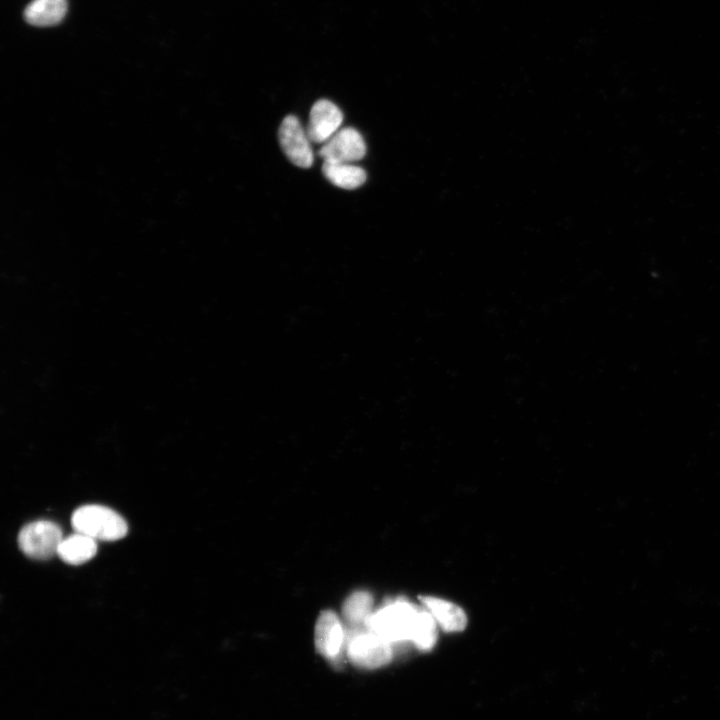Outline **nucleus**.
<instances>
[{"label":"nucleus","mask_w":720,"mask_h":720,"mask_svg":"<svg viewBox=\"0 0 720 720\" xmlns=\"http://www.w3.org/2000/svg\"><path fill=\"white\" fill-rule=\"evenodd\" d=\"M420 609L407 600H393L373 611L365 627L392 645L413 643Z\"/></svg>","instance_id":"f257e3e1"},{"label":"nucleus","mask_w":720,"mask_h":720,"mask_svg":"<svg viewBox=\"0 0 720 720\" xmlns=\"http://www.w3.org/2000/svg\"><path fill=\"white\" fill-rule=\"evenodd\" d=\"M75 531L101 541H115L127 534L124 518L101 505H85L74 511L71 519Z\"/></svg>","instance_id":"f03ea898"},{"label":"nucleus","mask_w":720,"mask_h":720,"mask_svg":"<svg viewBox=\"0 0 720 720\" xmlns=\"http://www.w3.org/2000/svg\"><path fill=\"white\" fill-rule=\"evenodd\" d=\"M393 645L367 627L351 628L347 633L346 657L362 669H378L390 663Z\"/></svg>","instance_id":"7ed1b4c3"},{"label":"nucleus","mask_w":720,"mask_h":720,"mask_svg":"<svg viewBox=\"0 0 720 720\" xmlns=\"http://www.w3.org/2000/svg\"><path fill=\"white\" fill-rule=\"evenodd\" d=\"M62 540L61 528L49 520L28 523L18 535L22 552L36 560H47L56 555Z\"/></svg>","instance_id":"20e7f679"},{"label":"nucleus","mask_w":720,"mask_h":720,"mask_svg":"<svg viewBox=\"0 0 720 720\" xmlns=\"http://www.w3.org/2000/svg\"><path fill=\"white\" fill-rule=\"evenodd\" d=\"M347 633L337 614L331 610L320 613L314 630V643L318 653L336 667L346 656Z\"/></svg>","instance_id":"39448f33"},{"label":"nucleus","mask_w":720,"mask_h":720,"mask_svg":"<svg viewBox=\"0 0 720 720\" xmlns=\"http://www.w3.org/2000/svg\"><path fill=\"white\" fill-rule=\"evenodd\" d=\"M280 146L287 158L300 168H309L314 161L311 141L299 119L286 116L278 132Z\"/></svg>","instance_id":"423d86ee"},{"label":"nucleus","mask_w":720,"mask_h":720,"mask_svg":"<svg viewBox=\"0 0 720 720\" xmlns=\"http://www.w3.org/2000/svg\"><path fill=\"white\" fill-rule=\"evenodd\" d=\"M365 154L366 144L362 135L351 127L339 129L318 151V156L324 161L344 163L358 161Z\"/></svg>","instance_id":"0eeeda50"},{"label":"nucleus","mask_w":720,"mask_h":720,"mask_svg":"<svg viewBox=\"0 0 720 720\" xmlns=\"http://www.w3.org/2000/svg\"><path fill=\"white\" fill-rule=\"evenodd\" d=\"M343 113L339 107L327 99L315 102L310 110L307 135L311 142L324 144L340 128Z\"/></svg>","instance_id":"6e6552de"},{"label":"nucleus","mask_w":720,"mask_h":720,"mask_svg":"<svg viewBox=\"0 0 720 720\" xmlns=\"http://www.w3.org/2000/svg\"><path fill=\"white\" fill-rule=\"evenodd\" d=\"M421 602L436 623L445 631L456 632L466 627V614L455 603L434 596H423Z\"/></svg>","instance_id":"1a4fd4ad"},{"label":"nucleus","mask_w":720,"mask_h":720,"mask_svg":"<svg viewBox=\"0 0 720 720\" xmlns=\"http://www.w3.org/2000/svg\"><path fill=\"white\" fill-rule=\"evenodd\" d=\"M67 12V0H32L24 10L25 20L34 26L57 25Z\"/></svg>","instance_id":"9d476101"},{"label":"nucleus","mask_w":720,"mask_h":720,"mask_svg":"<svg viewBox=\"0 0 720 720\" xmlns=\"http://www.w3.org/2000/svg\"><path fill=\"white\" fill-rule=\"evenodd\" d=\"M97 542L95 539L76 532L63 538L57 555L66 563L80 565L96 555Z\"/></svg>","instance_id":"9b49d317"},{"label":"nucleus","mask_w":720,"mask_h":720,"mask_svg":"<svg viewBox=\"0 0 720 720\" xmlns=\"http://www.w3.org/2000/svg\"><path fill=\"white\" fill-rule=\"evenodd\" d=\"M322 173L333 185L349 190L360 187L367 178L363 168L344 162L324 161Z\"/></svg>","instance_id":"f8f14e48"},{"label":"nucleus","mask_w":720,"mask_h":720,"mask_svg":"<svg viewBox=\"0 0 720 720\" xmlns=\"http://www.w3.org/2000/svg\"><path fill=\"white\" fill-rule=\"evenodd\" d=\"M373 602L371 593L364 590L355 591L345 599L342 613L351 628L365 627L373 613Z\"/></svg>","instance_id":"ddd939ff"}]
</instances>
